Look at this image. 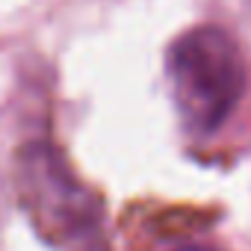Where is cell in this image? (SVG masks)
Here are the masks:
<instances>
[{
	"instance_id": "obj_1",
	"label": "cell",
	"mask_w": 251,
	"mask_h": 251,
	"mask_svg": "<svg viewBox=\"0 0 251 251\" xmlns=\"http://www.w3.org/2000/svg\"><path fill=\"white\" fill-rule=\"evenodd\" d=\"M15 192L33 227L56 251H106L103 207L53 145L33 142L18 151Z\"/></svg>"
},
{
	"instance_id": "obj_2",
	"label": "cell",
	"mask_w": 251,
	"mask_h": 251,
	"mask_svg": "<svg viewBox=\"0 0 251 251\" xmlns=\"http://www.w3.org/2000/svg\"><path fill=\"white\" fill-rule=\"evenodd\" d=\"M169 86L192 130H216L245 89V65L236 42L219 27L183 33L169 50Z\"/></svg>"
},
{
	"instance_id": "obj_3",
	"label": "cell",
	"mask_w": 251,
	"mask_h": 251,
	"mask_svg": "<svg viewBox=\"0 0 251 251\" xmlns=\"http://www.w3.org/2000/svg\"><path fill=\"white\" fill-rule=\"evenodd\" d=\"M177 251H216V248H207V245H186V248H177Z\"/></svg>"
}]
</instances>
